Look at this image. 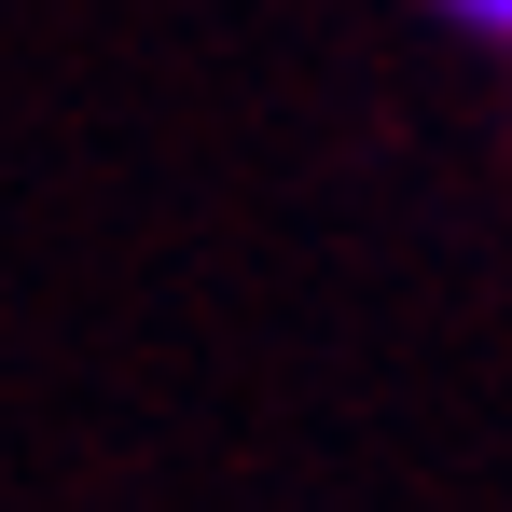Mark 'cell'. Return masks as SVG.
I'll use <instances>...</instances> for the list:
<instances>
[{"label":"cell","instance_id":"cell-1","mask_svg":"<svg viewBox=\"0 0 512 512\" xmlns=\"http://www.w3.org/2000/svg\"><path fill=\"white\" fill-rule=\"evenodd\" d=\"M457 14H471V28H499V42H512V0H457Z\"/></svg>","mask_w":512,"mask_h":512}]
</instances>
